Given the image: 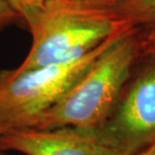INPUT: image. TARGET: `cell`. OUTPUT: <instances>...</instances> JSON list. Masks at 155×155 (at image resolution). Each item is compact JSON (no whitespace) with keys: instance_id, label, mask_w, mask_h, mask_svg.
<instances>
[{"instance_id":"3957f363","label":"cell","mask_w":155,"mask_h":155,"mask_svg":"<svg viewBox=\"0 0 155 155\" xmlns=\"http://www.w3.org/2000/svg\"><path fill=\"white\" fill-rule=\"evenodd\" d=\"M137 29L111 36L89 54L69 61L22 73L12 69L0 71V136L26 129L36 117L61 100L104 51Z\"/></svg>"},{"instance_id":"8992f818","label":"cell","mask_w":155,"mask_h":155,"mask_svg":"<svg viewBox=\"0 0 155 155\" xmlns=\"http://www.w3.org/2000/svg\"><path fill=\"white\" fill-rule=\"evenodd\" d=\"M115 8L121 18L136 29H155V0H115Z\"/></svg>"},{"instance_id":"ba28073f","label":"cell","mask_w":155,"mask_h":155,"mask_svg":"<svg viewBox=\"0 0 155 155\" xmlns=\"http://www.w3.org/2000/svg\"><path fill=\"white\" fill-rule=\"evenodd\" d=\"M22 24L20 16L5 0H0V32L13 25Z\"/></svg>"},{"instance_id":"30bf717a","label":"cell","mask_w":155,"mask_h":155,"mask_svg":"<svg viewBox=\"0 0 155 155\" xmlns=\"http://www.w3.org/2000/svg\"><path fill=\"white\" fill-rule=\"evenodd\" d=\"M137 155H155V142L146 147L144 150H142L141 152H139Z\"/></svg>"},{"instance_id":"8fae6325","label":"cell","mask_w":155,"mask_h":155,"mask_svg":"<svg viewBox=\"0 0 155 155\" xmlns=\"http://www.w3.org/2000/svg\"><path fill=\"white\" fill-rule=\"evenodd\" d=\"M0 155H2V154H1V151H0Z\"/></svg>"},{"instance_id":"5b68a950","label":"cell","mask_w":155,"mask_h":155,"mask_svg":"<svg viewBox=\"0 0 155 155\" xmlns=\"http://www.w3.org/2000/svg\"><path fill=\"white\" fill-rule=\"evenodd\" d=\"M0 151L24 155H126L108 143L97 129L73 127L15 130L0 136Z\"/></svg>"},{"instance_id":"6da1fadb","label":"cell","mask_w":155,"mask_h":155,"mask_svg":"<svg viewBox=\"0 0 155 155\" xmlns=\"http://www.w3.org/2000/svg\"><path fill=\"white\" fill-rule=\"evenodd\" d=\"M26 29L31 45L12 69L16 73L81 58L111 36L136 28L118 14L115 0H54Z\"/></svg>"},{"instance_id":"277c9868","label":"cell","mask_w":155,"mask_h":155,"mask_svg":"<svg viewBox=\"0 0 155 155\" xmlns=\"http://www.w3.org/2000/svg\"><path fill=\"white\" fill-rule=\"evenodd\" d=\"M149 58L97 128L108 143L126 155H137L155 142V57Z\"/></svg>"},{"instance_id":"7a4b0ae2","label":"cell","mask_w":155,"mask_h":155,"mask_svg":"<svg viewBox=\"0 0 155 155\" xmlns=\"http://www.w3.org/2000/svg\"><path fill=\"white\" fill-rule=\"evenodd\" d=\"M136 32L123 36L104 51L64 97L26 129L99 128L117 104L141 54Z\"/></svg>"},{"instance_id":"52a82bcc","label":"cell","mask_w":155,"mask_h":155,"mask_svg":"<svg viewBox=\"0 0 155 155\" xmlns=\"http://www.w3.org/2000/svg\"><path fill=\"white\" fill-rule=\"evenodd\" d=\"M19 15L22 24L27 28L48 6L54 0H5Z\"/></svg>"},{"instance_id":"9c48e42d","label":"cell","mask_w":155,"mask_h":155,"mask_svg":"<svg viewBox=\"0 0 155 155\" xmlns=\"http://www.w3.org/2000/svg\"><path fill=\"white\" fill-rule=\"evenodd\" d=\"M140 52L147 57H155V29L149 30L139 39Z\"/></svg>"}]
</instances>
